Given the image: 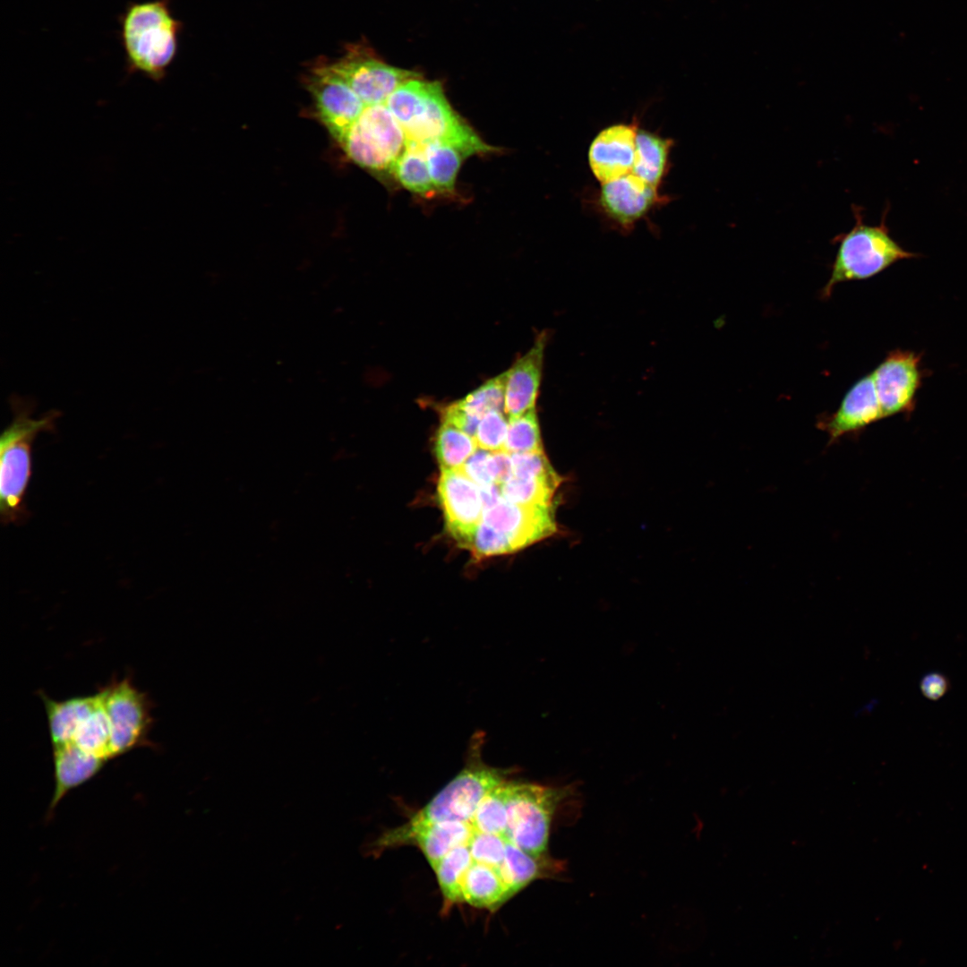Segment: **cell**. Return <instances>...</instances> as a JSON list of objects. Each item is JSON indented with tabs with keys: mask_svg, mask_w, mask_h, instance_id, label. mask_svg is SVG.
<instances>
[{
	"mask_svg": "<svg viewBox=\"0 0 967 967\" xmlns=\"http://www.w3.org/2000/svg\"><path fill=\"white\" fill-rule=\"evenodd\" d=\"M462 894L464 903L492 911L513 896L496 869L478 862H473L465 874Z\"/></svg>",
	"mask_w": 967,
	"mask_h": 967,
	"instance_id": "obj_22",
	"label": "cell"
},
{
	"mask_svg": "<svg viewBox=\"0 0 967 967\" xmlns=\"http://www.w3.org/2000/svg\"><path fill=\"white\" fill-rule=\"evenodd\" d=\"M507 783L506 779L483 798L469 821L475 830L504 836L508 823Z\"/></svg>",
	"mask_w": 967,
	"mask_h": 967,
	"instance_id": "obj_29",
	"label": "cell"
},
{
	"mask_svg": "<svg viewBox=\"0 0 967 967\" xmlns=\"http://www.w3.org/2000/svg\"><path fill=\"white\" fill-rule=\"evenodd\" d=\"M561 478H518L512 476L500 485L501 496L513 503L552 505Z\"/></svg>",
	"mask_w": 967,
	"mask_h": 967,
	"instance_id": "obj_28",
	"label": "cell"
},
{
	"mask_svg": "<svg viewBox=\"0 0 967 967\" xmlns=\"http://www.w3.org/2000/svg\"><path fill=\"white\" fill-rule=\"evenodd\" d=\"M569 794L568 787L508 780L505 839L531 855L547 854L553 816Z\"/></svg>",
	"mask_w": 967,
	"mask_h": 967,
	"instance_id": "obj_6",
	"label": "cell"
},
{
	"mask_svg": "<svg viewBox=\"0 0 967 967\" xmlns=\"http://www.w3.org/2000/svg\"><path fill=\"white\" fill-rule=\"evenodd\" d=\"M446 527L459 545L468 549L483 519L481 491L461 468H442L437 486Z\"/></svg>",
	"mask_w": 967,
	"mask_h": 967,
	"instance_id": "obj_11",
	"label": "cell"
},
{
	"mask_svg": "<svg viewBox=\"0 0 967 967\" xmlns=\"http://www.w3.org/2000/svg\"><path fill=\"white\" fill-rule=\"evenodd\" d=\"M489 470L494 483L501 485L513 476L511 454L503 449L491 451Z\"/></svg>",
	"mask_w": 967,
	"mask_h": 967,
	"instance_id": "obj_38",
	"label": "cell"
},
{
	"mask_svg": "<svg viewBox=\"0 0 967 967\" xmlns=\"http://www.w3.org/2000/svg\"><path fill=\"white\" fill-rule=\"evenodd\" d=\"M548 336L542 332L532 347L506 372L504 412L510 417L535 408Z\"/></svg>",
	"mask_w": 967,
	"mask_h": 967,
	"instance_id": "obj_17",
	"label": "cell"
},
{
	"mask_svg": "<svg viewBox=\"0 0 967 967\" xmlns=\"http://www.w3.org/2000/svg\"><path fill=\"white\" fill-rule=\"evenodd\" d=\"M329 135L352 162L381 177L392 175L407 143L386 103L362 102L358 113Z\"/></svg>",
	"mask_w": 967,
	"mask_h": 967,
	"instance_id": "obj_5",
	"label": "cell"
},
{
	"mask_svg": "<svg viewBox=\"0 0 967 967\" xmlns=\"http://www.w3.org/2000/svg\"><path fill=\"white\" fill-rule=\"evenodd\" d=\"M442 421L449 423L472 437L475 436L479 417L474 416L458 406L455 402L442 408Z\"/></svg>",
	"mask_w": 967,
	"mask_h": 967,
	"instance_id": "obj_37",
	"label": "cell"
},
{
	"mask_svg": "<svg viewBox=\"0 0 967 967\" xmlns=\"http://www.w3.org/2000/svg\"><path fill=\"white\" fill-rule=\"evenodd\" d=\"M673 144L672 138L639 126L631 173L661 188L672 167L670 157Z\"/></svg>",
	"mask_w": 967,
	"mask_h": 967,
	"instance_id": "obj_21",
	"label": "cell"
},
{
	"mask_svg": "<svg viewBox=\"0 0 967 967\" xmlns=\"http://www.w3.org/2000/svg\"><path fill=\"white\" fill-rule=\"evenodd\" d=\"M329 67L364 104L385 103L404 82L421 74L391 66L364 44L351 45Z\"/></svg>",
	"mask_w": 967,
	"mask_h": 967,
	"instance_id": "obj_10",
	"label": "cell"
},
{
	"mask_svg": "<svg viewBox=\"0 0 967 967\" xmlns=\"http://www.w3.org/2000/svg\"><path fill=\"white\" fill-rule=\"evenodd\" d=\"M482 520L503 533L513 552L549 537L557 530L552 505L518 504L502 496L484 509Z\"/></svg>",
	"mask_w": 967,
	"mask_h": 967,
	"instance_id": "obj_13",
	"label": "cell"
},
{
	"mask_svg": "<svg viewBox=\"0 0 967 967\" xmlns=\"http://www.w3.org/2000/svg\"><path fill=\"white\" fill-rule=\"evenodd\" d=\"M111 730L112 759L140 747H151L152 702L130 677L114 679L98 689Z\"/></svg>",
	"mask_w": 967,
	"mask_h": 967,
	"instance_id": "obj_8",
	"label": "cell"
},
{
	"mask_svg": "<svg viewBox=\"0 0 967 967\" xmlns=\"http://www.w3.org/2000/svg\"><path fill=\"white\" fill-rule=\"evenodd\" d=\"M52 748L55 787L47 809V818L69 792L93 778L107 762L83 750L74 742Z\"/></svg>",
	"mask_w": 967,
	"mask_h": 967,
	"instance_id": "obj_18",
	"label": "cell"
},
{
	"mask_svg": "<svg viewBox=\"0 0 967 967\" xmlns=\"http://www.w3.org/2000/svg\"><path fill=\"white\" fill-rule=\"evenodd\" d=\"M392 175L406 190L425 198L438 194L429 173L424 146L407 142Z\"/></svg>",
	"mask_w": 967,
	"mask_h": 967,
	"instance_id": "obj_23",
	"label": "cell"
},
{
	"mask_svg": "<svg viewBox=\"0 0 967 967\" xmlns=\"http://www.w3.org/2000/svg\"><path fill=\"white\" fill-rule=\"evenodd\" d=\"M564 869L563 861L552 859L548 854L531 855L507 841L504 860L497 870L515 895L531 882L553 877Z\"/></svg>",
	"mask_w": 967,
	"mask_h": 967,
	"instance_id": "obj_20",
	"label": "cell"
},
{
	"mask_svg": "<svg viewBox=\"0 0 967 967\" xmlns=\"http://www.w3.org/2000/svg\"><path fill=\"white\" fill-rule=\"evenodd\" d=\"M639 121L612 124L602 129L588 148L589 168L599 182L604 184L632 171Z\"/></svg>",
	"mask_w": 967,
	"mask_h": 967,
	"instance_id": "obj_15",
	"label": "cell"
},
{
	"mask_svg": "<svg viewBox=\"0 0 967 967\" xmlns=\"http://www.w3.org/2000/svg\"><path fill=\"white\" fill-rule=\"evenodd\" d=\"M920 690L927 698L937 700L949 688L946 677L940 672H929L924 675L920 683Z\"/></svg>",
	"mask_w": 967,
	"mask_h": 967,
	"instance_id": "obj_39",
	"label": "cell"
},
{
	"mask_svg": "<svg viewBox=\"0 0 967 967\" xmlns=\"http://www.w3.org/2000/svg\"><path fill=\"white\" fill-rule=\"evenodd\" d=\"M43 702L52 747L72 742L80 723L99 705V691L90 696H76L64 700H55L44 692L39 693Z\"/></svg>",
	"mask_w": 967,
	"mask_h": 967,
	"instance_id": "obj_19",
	"label": "cell"
},
{
	"mask_svg": "<svg viewBox=\"0 0 967 967\" xmlns=\"http://www.w3.org/2000/svg\"><path fill=\"white\" fill-rule=\"evenodd\" d=\"M467 843L453 848L432 869L441 891L445 910L464 903L462 882L473 863Z\"/></svg>",
	"mask_w": 967,
	"mask_h": 967,
	"instance_id": "obj_24",
	"label": "cell"
},
{
	"mask_svg": "<svg viewBox=\"0 0 967 967\" xmlns=\"http://www.w3.org/2000/svg\"><path fill=\"white\" fill-rule=\"evenodd\" d=\"M884 418L872 372L857 381L844 395L838 408L822 415L818 429L828 434L833 442L844 435L859 432Z\"/></svg>",
	"mask_w": 967,
	"mask_h": 967,
	"instance_id": "obj_16",
	"label": "cell"
},
{
	"mask_svg": "<svg viewBox=\"0 0 967 967\" xmlns=\"http://www.w3.org/2000/svg\"><path fill=\"white\" fill-rule=\"evenodd\" d=\"M468 550L476 558L513 552L507 536L484 520L478 524Z\"/></svg>",
	"mask_w": 967,
	"mask_h": 967,
	"instance_id": "obj_34",
	"label": "cell"
},
{
	"mask_svg": "<svg viewBox=\"0 0 967 967\" xmlns=\"http://www.w3.org/2000/svg\"><path fill=\"white\" fill-rule=\"evenodd\" d=\"M503 450L509 454L543 450L536 408L509 417Z\"/></svg>",
	"mask_w": 967,
	"mask_h": 967,
	"instance_id": "obj_30",
	"label": "cell"
},
{
	"mask_svg": "<svg viewBox=\"0 0 967 967\" xmlns=\"http://www.w3.org/2000/svg\"><path fill=\"white\" fill-rule=\"evenodd\" d=\"M474 828L470 822L443 820L429 823L407 821L395 829L386 831L374 843L377 851L397 845L418 847L432 869L453 848L468 843Z\"/></svg>",
	"mask_w": 967,
	"mask_h": 967,
	"instance_id": "obj_12",
	"label": "cell"
},
{
	"mask_svg": "<svg viewBox=\"0 0 967 967\" xmlns=\"http://www.w3.org/2000/svg\"><path fill=\"white\" fill-rule=\"evenodd\" d=\"M920 361L913 352L894 350L872 372L883 417L913 407L922 379Z\"/></svg>",
	"mask_w": 967,
	"mask_h": 967,
	"instance_id": "obj_14",
	"label": "cell"
},
{
	"mask_svg": "<svg viewBox=\"0 0 967 967\" xmlns=\"http://www.w3.org/2000/svg\"><path fill=\"white\" fill-rule=\"evenodd\" d=\"M513 476L518 478H557L543 450L511 454Z\"/></svg>",
	"mask_w": 967,
	"mask_h": 967,
	"instance_id": "obj_35",
	"label": "cell"
},
{
	"mask_svg": "<svg viewBox=\"0 0 967 967\" xmlns=\"http://www.w3.org/2000/svg\"><path fill=\"white\" fill-rule=\"evenodd\" d=\"M506 843L504 836L474 829L467 845L474 862L498 869L504 860Z\"/></svg>",
	"mask_w": 967,
	"mask_h": 967,
	"instance_id": "obj_32",
	"label": "cell"
},
{
	"mask_svg": "<svg viewBox=\"0 0 967 967\" xmlns=\"http://www.w3.org/2000/svg\"><path fill=\"white\" fill-rule=\"evenodd\" d=\"M72 742L107 761L112 759L111 730L102 698L99 705L80 723Z\"/></svg>",
	"mask_w": 967,
	"mask_h": 967,
	"instance_id": "obj_27",
	"label": "cell"
},
{
	"mask_svg": "<svg viewBox=\"0 0 967 967\" xmlns=\"http://www.w3.org/2000/svg\"><path fill=\"white\" fill-rule=\"evenodd\" d=\"M13 418L0 439V515L4 525L24 523L30 516L25 496L32 474V446L39 434L53 432L60 414L33 417L29 401L13 397Z\"/></svg>",
	"mask_w": 967,
	"mask_h": 967,
	"instance_id": "obj_2",
	"label": "cell"
},
{
	"mask_svg": "<svg viewBox=\"0 0 967 967\" xmlns=\"http://www.w3.org/2000/svg\"><path fill=\"white\" fill-rule=\"evenodd\" d=\"M432 182L438 193L454 192L462 161L467 156L458 148L446 142L433 141L424 146Z\"/></svg>",
	"mask_w": 967,
	"mask_h": 967,
	"instance_id": "obj_25",
	"label": "cell"
},
{
	"mask_svg": "<svg viewBox=\"0 0 967 967\" xmlns=\"http://www.w3.org/2000/svg\"><path fill=\"white\" fill-rule=\"evenodd\" d=\"M506 372L485 381L455 403L470 415L482 418L492 410H504Z\"/></svg>",
	"mask_w": 967,
	"mask_h": 967,
	"instance_id": "obj_31",
	"label": "cell"
},
{
	"mask_svg": "<svg viewBox=\"0 0 967 967\" xmlns=\"http://www.w3.org/2000/svg\"><path fill=\"white\" fill-rule=\"evenodd\" d=\"M481 737L471 744L466 766L409 821L469 822L483 798L506 780L507 772L486 765L481 757Z\"/></svg>",
	"mask_w": 967,
	"mask_h": 967,
	"instance_id": "obj_7",
	"label": "cell"
},
{
	"mask_svg": "<svg viewBox=\"0 0 967 967\" xmlns=\"http://www.w3.org/2000/svg\"><path fill=\"white\" fill-rule=\"evenodd\" d=\"M119 23L127 72L162 81L175 57L181 30L169 1L129 3Z\"/></svg>",
	"mask_w": 967,
	"mask_h": 967,
	"instance_id": "obj_3",
	"label": "cell"
},
{
	"mask_svg": "<svg viewBox=\"0 0 967 967\" xmlns=\"http://www.w3.org/2000/svg\"><path fill=\"white\" fill-rule=\"evenodd\" d=\"M633 173L600 184L593 205L614 229L629 234L636 224L667 204L671 198Z\"/></svg>",
	"mask_w": 967,
	"mask_h": 967,
	"instance_id": "obj_9",
	"label": "cell"
},
{
	"mask_svg": "<svg viewBox=\"0 0 967 967\" xmlns=\"http://www.w3.org/2000/svg\"><path fill=\"white\" fill-rule=\"evenodd\" d=\"M490 454L491 451L477 448L460 467L479 487L496 484L489 470Z\"/></svg>",
	"mask_w": 967,
	"mask_h": 967,
	"instance_id": "obj_36",
	"label": "cell"
},
{
	"mask_svg": "<svg viewBox=\"0 0 967 967\" xmlns=\"http://www.w3.org/2000/svg\"><path fill=\"white\" fill-rule=\"evenodd\" d=\"M889 210L888 203L880 222L869 225L864 223L863 208L852 204L854 226L832 240V244L837 245V251L831 265L830 277L820 292L822 299L829 298L839 283L867 279L899 261L920 256L903 249L891 236L886 225Z\"/></svg>",
	"mask_w": 967,
	"mask_h": 967,
	"instance_id": "obj_4",
	"label": "cell"
},
{
	"mask_svg": "<svg viewBox=\"0 0 967 967\" xmlns=\"http://www.w3.org/2000/svg\"><path fill=\"white\" fill-rule=\"evenodd\" d=\"M477 448L474 437L442 421L434 445L441 467L460 468Z\"/></svg>",
	"mask_w": 967,
	"mask_h": 967,
	"instance_id": "obj_26",
	"label": "cell"
},
{
	"mask_svg": "<svg viewBox=\"0 0 967 967\" xmlns=\"http://www.w3.org/2000/svg\"><path fill=\"white\" fill-rule=\"evenodd\" d=\"M401 124L407 142L449 143L467 157L495 150L452 108L439 81L422 77L401 84L385 102Z\"/></svg>",
	"mask_w": 967,
	"mask_h": 967,
	"instance_id": "obj_1",
	"label": "cell"
},
{
	"mask_svg": "<svg viewBox=\"0 0 967 967\" xmlns=\"http://www.w3.org/2000/svg\"><path fill=\"white\" fill-rule=\"evenodd\" d=\"M509 421L501 410L487 412L480 419L474 436L477 447L489 451L503 449Z\"/></svg>",
	"mask_w": 967,
	"mask_h": 967,
	"instance_id": "obj_33",
	"label": "cell"
}]
</instances>
